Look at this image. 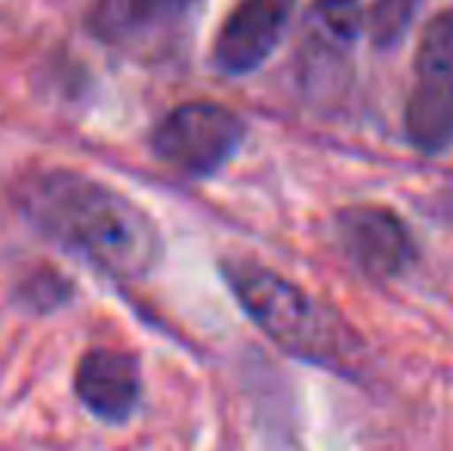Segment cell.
<instances>
[{
    "mask_svg": "<svg viewBox=\"0 0 453 451\" xmlns=\"http://www.w3.org/2000/svg\"><path fill=\"white\" fill-rule=\"evenodd\" d=\"M16 207L43 238L120 282L145 278L161 263L164 241L155 220L93 176L74 170L28 174L16 186Z\"/></svg>",
    "mask_w": 453,
    "mask_h": 451,
    "instance_id": "1",
    "label": "cell"
},
{
    "mask_svg": "<svg viewBox=\"0 0 453 451\" xmlns=\"http://www.w3.org/2000/svg\"><path fill=\"white\" fill-rule=\"evenodd\" d=\"M222 278L247 319L287 355L327 371H352L361 359L355 328L303 284L253 260L222 263Z\"/></svg>",
    "mask_w": 453,
    "mask_h": 451,
    "instance_id": "2",
    "label": "cell"
},
{
    "mask_svg": "<svg viewBox=\"0 0 453 451\" xmlns=\"http://www.w3.org/2000/svg\"><path fill=\"white\" fill-rule=\"evenodd\" d=\"M404 133L423 155L453 149V10L429 19L419 37Z\"/></svg>",
    "mask_w": 453,
    "mask_h": 451,
    "instance_id": "3",
    "label": "cell"
},
{
    "mask_svg": "<svg viewBox=\"0 0 453 451\" xmlns=\"http://www.w3.org/2000/svg\"><path fill=\"white\" fill-rule=\"evenodd\" d=\"M247 127L232 109L219 103L176 105L151 133V152L185 176L207 180L216 176L244 145Z\"/></svg>",
    "mask_w": 453,
    "mask_h": 451,
    "instance_id": "4",
    "label": "cell"
},
{
    "mask_svg": "<svg viewBox=\"0 0 453 451\" xmlns=\"http://www.w3.org/2000/svg\"><path fill=\"white\" fill-rule=\"evenodd\" d=\"M340 253L370 282H395L407 276L419 251L404 220L382 205H349L334 217Z\"/></svg>",
    "mask_w": 453,
    "mask_h": 451,
    "instance_id": "5",
    "label": "cell"
},
{
    "mask_svg": "<svg viewBox=\"0 0 453 451\" xmlns=\"http://www.w3.org/2000/svg\"><path fill=\"white\" fill-rule=\"evenodd\" d=\"M293 10L296 0H241L216 35V68L241 78L265 66L290 25Z\"/></svg>",
    "mask_w": 453,
    "mask_h": 451,
    "instance_id": "6",
    "label": "cell"
},
{
    "mask_svg": "<svg viewBox=\"0 0 453 451\" xmlns=\"http://www.w3.org/2000/svg\"><path fill=\"white\" fill-rule=\"evenodd\" d=\"M74 393L81 405L102 424L120 427L136 415L142 402V374L133 353L96 346L78 362Z\"/></svg>",
    "mask_w": 453,
    "mask_h": 451,
    "instance_id": "7",
    "label": "cell"
},
{
    "mask_svg": "<svg viewBox=\"0 0 453 451\" xmlns=\"http://www.w3.org/2000/svg\"><path fill=\"white\" fill-rule=\"evenodd\" d=\"M423 0H373L367 16V31L370 41L380 50H388L395 43H401V37L407 35L413 16H417Z\"/></svg>",
    "mask_w": 453,
    "mask_h": 451,
    "instance_id": "8",
    "label": "cell"
},
{
    "mask_svg": "<svg viewBox=\"0 0 453 451\" xmlns=\"http://www.w3.org/2000/svg\"><path fill=\"white\" fill-rule=\"evenodd\" d=\"M72 297V284L62 278L59 272H37V276L25 278L22 284V303L31 309H56Z\"/></svg>",
    "mask_w": 453,
    "mask_h": 451,
    "instance_id": "9",
    "label": "cell"
},
{
    "mask_svg": "<svg viewBox=\"0 0 453 451\" xmlns=\"http://www.w3.org/2000/svg\"><path fill=\"white\" fill-rule=\"evenodd\" d=\"M318 16L327 25V31L340 41H352L358 37L364 12L361 0H318Z\"/></svg>",
    "mask_w": 453,
    "mask_h": 451,
    "instance_id": "10",
    "label": "cell"
},
{
    "mask_svg": "<svg viewBox=\"0 0 453 451\" xmlns=\"http://www.w3.org/2000/svg\"><path fill=\"white\" fill-rule=\"evenodd\" d=\"M197 0H127V16L136 25H161L185 16Z\"/></svg>",
    "mask_w": 453,
    "mask_h": 451,
    "instance_id": "11",
    "label": "cell"
}]
</instances>
